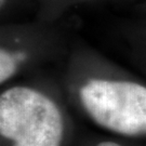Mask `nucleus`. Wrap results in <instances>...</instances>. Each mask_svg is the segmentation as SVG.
<instances>
[{
    "label": "nucleus",
    "instance_id": "nucleus-1",
    "mask_svg": "<svg viewBox=\"0 0 146 146\" xmlns=\"http://www.w3.org/2000/svg\"><path fill=\"white\" fill-rule=\"evenodd\" d=\"M64 121L52 100L26 87L0 96V133L12 146H60Z\"/></svg>",
    "mask_w": 146,
    "mask_h": 146
},
{
    "label": "nucleus",
    "instance_id": "nucleus-3",
    "mask_svg": "<svg viewBox=\"0 0 146 146\" xmlns=\"http://www.w3.org/2000/svg\"><path fill=\"white\" fill-rule=\"evenodd\" d=\"M16 64L13 55L5 49L0 51V82H5L15 72Z\"/></svg>",
    "mask_w": 146,
    "mask_h": 146
},
{
    "label": "nucleus",
    "instance_id": "nucleus-5",
    "mask_svg": "<svg viewBox=\"0 0 146 146\" xmlns=\"http://www.w3.org/2000/svg\"><path fill=\"white\" fill-rule=\"evenodd\" d=\"M1 5H3V0H1Z\"/></svg>",
    "mask_w": 146,
    "mask_h": 146
},
{
    "label": "nucleus",
    "instance_id": "nucleus-4",
    "mask_svg": "<svg viewBox=\"0 0 146 146\" xmlns=\"http://www.w3.org/2000/svg\"><path fill=\"white\" fill-rule=\"evenodd\" d=\"M98 146H120V145L117 144V143H114V142H102Z\"/></svg>",
    "mask_w": 146,
    "mask_h": 146
},
{
    "label": "nucleus",
    "instance_id": "nucleus-2",
    "mask_svg": "<svg viewBox=\"0 0 146 146\" xmlns=\"http://www.w3.org/2000/svg\"><path fill=\"white\" fill-rule=\"evenodd\" d=\"M90 117L122 135L146 134V87L129 81L93 79L79 91Z\"/></svg>",
    "mask_w": 146,
    "mask_h": 146
}]
</instances>
